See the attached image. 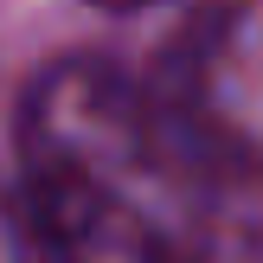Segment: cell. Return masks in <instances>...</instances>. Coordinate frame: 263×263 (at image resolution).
Returning a JSON list of instances; mask_svg holds the SVG:
<instances>
[{
    "label": "cell",
    "mask_w": 263,
    "mask_h": 263,
    "mask_svg": "<svg viewBox=\"0 0 263 263\" xmlns=\"http://www.w3.org/2000/svg\"><path fill=\"white\" fill-rule=\"evenodd\" d=\"M32 244L51 263H186V167L161 116L103 64H58L20 116Z\"/></svg>",
    "instance_id": "obj_1"
},
{
    "label": "cell",
    "mask_w": 263,
    "mask_h": 263,
    "mask_svg": "<svg viewBox=\"0 0 263 263\" xmlns=\"http://www.w3.org/2000/svg\"><path fill=\"white\" fill-rule=\"evenodd\" d=\"M0 263H26V244H20V231L7 225V212H0Z\"/></svg>",
    "instance_id": "obj_2"
},
{
    "label": "cell",
    "mask_w": 263,
    "mask_h": 263,
    "mask_svg": "<svg viewBox=\"0 0 263 263\" xmlns=\"http://www.w3.org/2000/svg\"><path fill=\"white\" fill-rule=\"evenodd\" d=\"M186 263H263L257 251H218V257H186Z\"/></svg>",
    "instance_id": "obj_3"
},
{
    "label": "cell",
    "mask_w": 263,
    "mask_h": 263,
    "mask_svg": "<svg viewBox=\"0 0 263 263\" xmlns=\"http://www.w3.org/2000/svg\"><path fill=\"white\" fill-rule=\"evenodd\" d=\"M97 7H116V13H128V7H161V0H97Z\"/></svg>",
    "instance_id": "obj_4"
}]
</instances>
